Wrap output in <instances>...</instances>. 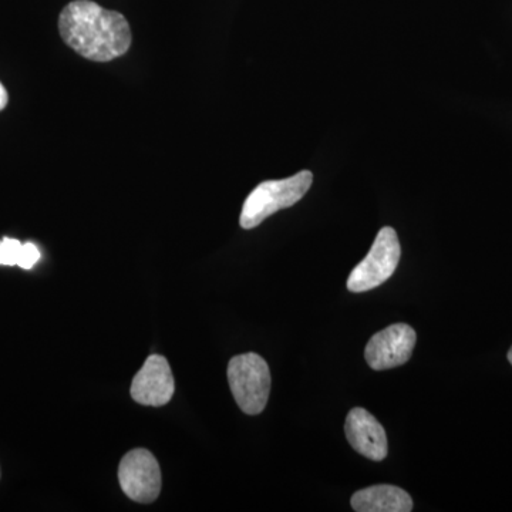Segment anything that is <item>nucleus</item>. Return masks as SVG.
Masks as SVG:
<instances>
[{
	"instance_id": "1",
	"label": "nucleus",
	"mask_w": 512,
	"mask_h": 512,
	"mask_svg": "<svg viewBox=\"0 0 512 512\" xmlns=\"http://www.w3.org/2000/svg\"><path fill=\"white\" fill-rule=\"evenodd\" d=\"M59 32L77 55L99 63L126 55L133 40L121 13L101 8L92 0L70 2L60 13Z\"/></svg>"
},
{
	"instance_id": "2",
	"label": "nucleus",
	"mask_w": 512,
	"mask_h": 512,
	"mask_svg": "<svg viewBox=\"0 0 512 512\" xmlns=\"http://www.w3.org/2000/svg\"><path fill=\"white\" fill-rule=\"evenodd\" d=\"M312 183L311 171H301L285 180L264 181L245 200L239 224L244 229L258 227L266 218L301 201Z\"/></svg>"
},
{
	"instance_id": "3",
	"label": "nucleus",
	"mask_w": 512,
	"mask_h": 512,
	"mask_svg": "<svg viewBox=\"0 0 512 512\" xmlns=\"http://www.w3.org/2000/svg\"><path fill=\"white\" fill-rule=\"evenodd\" d=\"M228 382L239 409L249 416L265 410L271 393V370L264 357L245 353L232 357L228 365Z\"/></svg>"
},
{
	"instance_id": "4",
	"label": "nucleus",
	"mask_w": 512,
	"mask_h": 512,
	"mask_svg": "<svg viewBox=\"0 0 512 512\" xmlns=\"http://www.w3.org/2000/svg\"><path fill=\"white\" fill-rule=\"evenodd\" d=\"M400 255H402V248H400L396 231L390 227L380 229L369 254L350 272L349 291L367 292L384 284L396 271Z\"/></svg>"
},
{
	"instance_id": "5",
	"label": "nucleus",
	"mask_w": 512,
	"mask_h": 512,
	"mask_svg": "<svg viewBox=\"0 0 512 512\" xmlns=\"http://www.w3.org/2000/svg\"><path fill=\"white\" fill-rule=\"evenodd\" d=\"M121 490L136 503L150 504L161 493V470L157 458L146 448L131 450L119 467Z\"/></svg>"
},
{
	"instance_id": "6",
	"label": "nucleus",
	"mask_w": 512,
	"mask_h": 512,
	"mask_svg": "<svg viewBox=\"0 0 512 512\" xmlns=\"http://www.w3.org/2000/svg\"><path fill=\"white\" fill-rule=\"evenodd\" d=\"M416 332L406 323H396L376 333L367 343L365 359L373 370H389L404 365L416 346Z\"/></svg>"
},
{
	"instance_id": "7",
	"label": "nucleus",
	"mask_w": 512,
	"mask_h": 512,
	"mask_svg": "<svg viewBox=\"0 0 512 512\" xmlns=\"http://www.w3.org/2000/svg\"><path fill=\"white\" fill-rule=\"evenodd\" d=\"M175 392V382L170 363L164 356L147 357L131 383V397L143 406L161 407L171 402Z\"/></svg>"
},
{
	"instance_id": "8",
	"label": "nucleus",
	"mask_w": 512,
	"mask_h": 512,
	"mask_svg": "<svg viewBox=\"0 0 512 512\" xmlns=\"http://www.w3.org/2000/svg\"><path fill=\"white\" fill-rule=\"evenodd\" d=\"M345 433L350 446L369 460L383 461L389 453L386 431L375 416L362 407L350 410Z\"/></svg>"
},
{
	"instance_id": "9",
	"label": "nucleus",
	"mask_w": 512,
	"mask_h": 512,
	"mask_svg": "<svg viewBox=\"0 0 512 512\" xmlns=\"http://www.w3.org/2000/svg\"><path fill=\"white\" fill-rule=\"evenodd\" d=\"M357 512H410L413 500L407 491L396 485L382 484L357 491L350 500Z\"/></svg>"
},
{
	"instance_id": "10",
	"label": "nucleus",
	"mask_w": 512,
	"mask_h": 512,
	"mask_svg": "<svg viewBox=\"0 0 512 512\" xmlns=\"http://www.w3.org/2000/svg\"><path fill=\"white\" fill-rule=\"evenodd\" d=\"M39 248L32 242L22 244L18 239L3 238L0 241V265L19 266L22 269H32L40 259Z\"/></svg>"
},
{
	"instance_id": "11",
	"label": "nucleus",
	"mask_w": 512,
	"mask_h": 512,
	"mask_svg": "<svg viewBox=\"0 0 512 512\" xmlns=\"http://www.w3.org/2000/svg\"><path fill=\"white\" fill-rule=\"evenodd\" d=\"M9 94L8 90L5 89L2 83H0V111L5 109L8 106Z\"/></svg>"
},
{
	"instance_id": "12",
	"label": "nucleus",
	"mask_w": 512,
	"mask_h": 512,
	"mask_svg": "<svg viewBox=\"0 0 512 512\" xmlns=\"http://www.w3.org/2000/svg\"><path fill=\"white\" fill-rule=\"evenodd\" d=\"M508 362L512 365V348L510 349V352H508Z\"/></svg>"
}]
</instances>
